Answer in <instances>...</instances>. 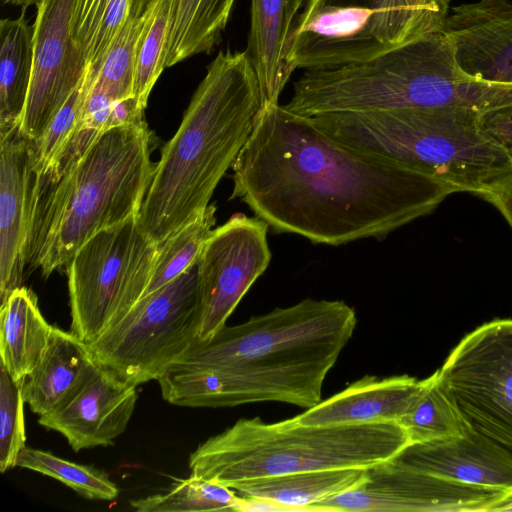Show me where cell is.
<instances>
[{
	"label": "cell",
	"instance_id": "37",
	"mask_svg": "<svg viewBox=\"0 0 512 512\" xmlns=\"http://www.w3.org/2000/svg\"><path fill=\"white\" fill-rule=\"evenodd\" d=\"M476 195L495 206L512 228V168L490 180Z\"/></svg>",
	"mask_w": 512,
	"mask_h": 512
},
{
	"label": "cell",
	"instance_id": "23",
	"mask_svg": "<svg viewBox=\"0 0 512 512\" xmlns=\"http://www.w3.org/2000/svg\"><path fill=\"white\" fill-rule=\"evenodd\" d=\"M366 472L367 469L296 472L241 481L230 488L241 497L270 502L281 511H309L313 504L360 485Z\"/></svg>",
	"mask_w": 512,
	"mask_h": 512
},
{
	"label": "cell",
	"instance_id": "40",
	"mask_svg": "<svg viewBox=\"0 0 512 512\" xmlns=\"http://www.w3.org/2000/svg\"><path fill=\"white\" fill-rule=\"evenodd\" d=\"M41 0H1L3 4L17 5L22 8H27L31 5L37 6Z\"/></svg>",
	"mask_w": 512,
	"mask_h": 512
},
{
	"label": "cell",
	"instance_id": "17",
	"mask_svg": "<svg viewBox=\"0 0 512 512\" xmlns=\"http://www.w3.org/2000/svg\"><path fill=\"white\" fill-rule=\"evenodd\" d=\"M33 171L20 125L0 133V305L23 286Z\"/></svg>",
	"mask_w": 512,
	"mask_h": 512
},
{
	"label": "cell",
	"instance_id": "13",
	"mask_svg": "<svg viewBox=\"0 0 512 512\" xmlns=\"http://www.w3.org/2000/svg\"><path fill=\"white\" fill-rule=\"evenodd\" d=\"M75 3L41 0L36 6L33 73L20 123V130L32 141L41 136L86 72L72 35Z\"/></svg>",
	"mask_w": 512,
	"mask_h": 512
},
{
	"label": "cell",
	"instance_id": "35",
	"mask_svg": "<svg viewBox=\"0 0 512 512\" xmlns=\"http://www.w3.org/2000/svg\"><path fill=\"white\" fill-rule=\"evenodd\" d=\"M347 6L377 12L385 40L393 47L421 36L412 25L399 0H307L304 9Z\"/></svg>",
	"mask_w": 512,
	"mask_h": 512
},
{
	"label": "cell",
	"instance_id": "11",
	"mask_svg": "<svg viewBox=\"0 0 512 512\" xmlns=\"http://www.w3.org/2000/svg\"><path fill=\"white\" fill-rule=\"evenodd\" d=\"M268 225L257 217L234 214L212 230L197 260L199 325L208 340L226 321L271 260Z\"/></svg>",
	"mask_w": 512,
	"mask_h": 512
},
{
	"label": "cell",
	"instance_id": "21",
	"mask_svg": "<svg viewBox=\"0 0 512 512\" xmlns=\"http://www.w3.org/2000/svg\"><path fill=\"white\" fill-rule=\"evenodd\" d=\"M307 0H251L246 53L256 72L261 107L278 104L291 73L286 65L297 13Z\"/></svg>",
	"mask_w": 512,
	"mask_h": 512
},
{
	"label": "cell",
	"instance_id": "33",
	"mask_svg": "<svg viewBox=\"0 0 512 512\" xmlns=\"http://www.w3.org/2000/svg\"><path fill=\"white\" fill-rule=\"evenodd\" d=\"M89 87L83 77L80 85L55 114L41 136L30 140L31 168L34 176L43 175L50 169L78 131Z\"/></svg>",
	"mask_w": 512,
	"mask_h": 512
},
{
	"label": "cell",
	"instance_id": "4",
	"mask_svg": "<svg viewBox=\"0 0 512 512\" xmlns=\"http://www.w3.org/2000/svg\"><path fill=\"white\" fill-rule=\"evenodd\" d=\"M146 122L107 129L54 180H32L26 265L44 277L97 232L137 216L155 165Z\"/></svg>",
	"mask_w": 512,
	"mask_h": 512
},
{
	"label": "cell",
	"instance_id": "31",
	"mask_svg": "<svg viewBox=\"0 0 512 512\" xmlns=\"http://www.w3.org/2000/svg\"><path fill=\"white\" fill-rule=\"evenodd\" d=\"M15 466L52 477L88 499L110 501L119 495V489L105 473L47 451L25 447Z\"/></svg>",
	"mask_w": 512,
	"mask_h": 512
},
{
	"label": "cell",
	"instance_id": "18",
	"mask_svg": "<svg viewBox=\"0 0 512 512\" xmlns=\"http://www.w3.org/2000/svg\"><path fill=\"white\" fill-rule=\"evenodd\" d=\"M393 459L451 481L512 492V459L467 430L448 439L410 443Z\"/></svg>",
	"mask_w": 512,
	"mask_h": 512
},
{
	"label": "cell",
	"instance_id": "20",
	"mask_svg": "<svg viewBox=\"0 0 512 512\" xmlns=\"http://www.w3.org/2000/svg\"><path fill=\"white\" fill-rule=\"evenodd\" d=\"M98 368L85 342L53 326L42 358L24 379L25 403L39 416L51 413L78 393Z\"/></svg>",
	"mask_w": 512,
	"mask_h": 512
},
{
	"label": "cell",
	"instance_id": "9",
	"mask_svg": "<svg viewBox=\"0 0 512 512\" xmlns=\"http://www.w3.org/2000/svg\"><path fill=\"white\" fill-rule=\"evenodd\" d=\"M197 266L142 297L114 326L87 344L96 363L139 384L158 380L195 343Z\"/></svg>",
	"mask_w": 512,
	"mask_h": 512
},
{
	"label": "cell",
	"instance_id": "5",
	"mask_svg": "<svg viewBox=\"0 0 512 512\" xmlns=\"http://www.w3.org/2000/svg\"><path fill=\"white\" fill-rule=\"evenodd\" d=\"M512 101V87L467 74L443 29L423 34L370 60L305 71L284 105L312 117L334 112L461 107L478 111Z\"/></svg>",
	"mask_w": 512,
	"mask_h": 512
},
{
	"label": "cell",
	"instance_id": "16",
	"mask_svg": "<svg viewBox=\"0 0 512 512\" xmlns=\"http://www.w3.org/2000/svg\"><path fill=\"white\" fill-rule=\"evenodd\" d=\"M443 31L467 74L489 84L512 87L509 0H477L451 7Z\"/></svg>",
	"mask_w": 512,
	"mask_h": 512
},
{
	"label": "cell",
	"instance_id": "29",
	"mask_svg": "<svg viewBox=\"0 0 512 512\" xmlns=\"http://www.w3.org/2000/svg\"><path fill=\"white\" fill-rule=\"evenodd\" d=\"M410 443L429 442L460 436L465 425L441 388L434 372L408 411L398 421Z\"/></svg>",
	"mask_w": 512,
	"mask_h": 512
},
{
	"label": "cell",
	"instance_id": "1",
	"mask_svg": "<svg viewBox=\"0 0 512 512\" xmlns=\"http://www.w3.org/2000/svg\"><path fill=\"white\" fill-rule=\"evenodd\" d=\"M232 169L231 199L244 202L272 232L332 246L381 239L458 192L346 145L279 103L260 108Z\"/></svg>",
	"mask_w": 512,
	"mask_h": 512
},
{
	"label": "cell",
	"instance_id": "36",
	"mask_svg": "<svg viewBox=\"0 0 512 512\" xmlns=\"http://www.w3.org/2000/svg\"><path fill=\"white\" fill-rule=\"evenodd\" d=\"M479 124L512 159V101L480 111Z\"/></svg>",
	"mask_w": 512,
	"mask_h": 512
},
{
	"label": "cell",
	"instance_id": "25",
	"mask_svg": "<svg viewBox=\"0 0 512 512\" xmlns=\"http://www.w3.org/2000/svg\"><path fill=\"white\" fill-rule=\"evenodd\" d=\"M235 0H173L165 50V68L221 42Z\"/></svg>",
	"mask_w": 512,
	"mask_h": 512
},
{
	"label": "cell",
	"instance_id": "39",
	"mask_svg": "<svg viewBox=\"0 0 512 512\" xmlns=\"http://www.w3.org/2000/svg\"><path fill=\"white\" fill-rule=\"evenodd\" d=\"M512 511V492L507 493L490 509V512Z\"/></svg>",
	"mask_w": 512,
	"mask_h": 512
},
{
	"label": "cell",
	"instance_id": "22",
	"mask_svg": "<svg viewBox=\"0 0 512 512\" xmlns=\"http://www.w3.org/2000/svg\"><path fill=\"white\" fill-rule=\"evenodd\" d=\"M36 295L21 286L0 305L1 366L15 380H24L42 358L51 335Z\"/></svg>",
	"mask_w": 512,
	"mask_h": 512
},
{
	"label": "cell",
	"instance_id": "30",
	"mask_svg": "<svg viewBox=\"0 0 512 512\" xmlns=\"http://www.w3.org/2000/svg\"><path fill=\"white\" fill-rule=\"evenodd\" d=\"M153 5L146 12L127 19L106 54L91 90L104 94L113 102L134 95L137 44Z\"/></svg>",
	"mask_w": 512,
	"mask_h": 512
},
{
	"label": "cell",
	"instance_id": "15",
	"mask_svg": "<svg viewBox=\"0 0 512 512\" xmlns=\"http://www.w3.org/2000/svg\"><path fill=\"white\" fill-rule=\"evenodd\" d=\"M137 385L99 366L68 402L38 423L62 434L75 452L107 446L127 428L137 402Z\"/></svg>",
	"mask_w": 512,
	"mask_h": 512
},
{
	"label": "cell",
	"instance_id": "2",
	"mask_svg": "<svg viewBox=\"0 0 512 512\" xmlns=\"http://www.w3.org/2000/svg\"><path fill=\"white\" fill-rule=\"evenodd\" d=\"M357 325L339 300L304 299L196 340L157 381L184 407L281 402L309 409Z\"/></svg>",
	"mask_w": 512,
	"mask_h": 512
},
{
	"label": "cell",
	"instance_id": "27",
	"mask_svg": "<svg viewBox=\"0 0 512 512\" xmlns=\"http://www.w3.org/2000/svg\"><path fill=\"white\" fill-rule=\"evenodd\" d=\"M216 206L209 205L158 244L150 282L142 297L160 289L196 265L216 223Z\"/></svg>",
	"mask_w": 512,
	"mask_h": 512
},
{
	"label": "cell",
	"instance_id": "34",
	"mask_svg": "<svg viewBox=\"0 0 512 512\" xmlns=\"http://www.w3.org/2000/svg\"><path fill=\"white\" fill-rule=\"evenodd\" d=\"M24 380L15 381L6 369L0 368V471L16 464L25 448Z\"/></svg>",
	"mask_w": 512,
	"mask_h": 512
},
{
	"label": "cell",
	"instance_id": "38",
	"mask_svg": "<svg viewBox=\"0 0 512 512\" xmlns=\"http://www.w3.org/2000/svg\"><path fill=\"white\" fill-rule=\"evenodd\" d=\"M144 108L134 95L113 102L107 128L144 122Z\"/></svg>",
	"mask_w": 512,
	"mask_h": 512
},
{
	"label": "cell",
	"instance_id": "32",
	"mask_svg": "<svg viewBox=\"0 0 512 512\" xmlns=\"http://www.w3.org/2000/svg\"><path fill=\"white\" fill-rule=\"evenodd\" d=\"M172 4L173 0H155L137 44L134 96L144 109L153 86L165 69V50Z\"/></svg>",
	"mask_w": 512,
	"mask_h": 512
},
{
	"label": "cell",
	"instance_id": "14",
	"mask_svg": "<svg viewBox=\"0 0 512 512\" xmlns=\"http://www.w3.org/2000/svg\"><path fill=\"white\" fill-rule=\"evenodd\" d=\"M394 48L384 38L376 11L325 5L297 16L286 56L288 71L333 70Z\"/></svg>",
	"mask_w": 512,
	"mask_h": 512
},
{
	"label": "cell",
	"instance_id": "19",
	"mask_svg": "<svg viewBox=\"0 0 512 512\" xmlns=\"http://www.w3.org/2000/svg\"><path fill=\"white\" fill-rule=\"evenodd\" d=\"M424 383L425 379L408 375L387 378L367 375L291 419L306 426L398 423Z\"/></svg>",
	"mask_w": 512,
	"mask_h": 512
},
{
	"label": "cell",
	"instance_id": "8",
	"mask_svg": "<svg viewBox=\"0 0 512 512\" xmlns=\"http://www.w3.org/2000/svg\"><path fill=\"white\" fill-rule=\"evenodd\" d=\"M157 251L138 215L88 239L66 265L71 332L90 344L118 323L142 298Z\"/></svg>",
	"mask_w": 512,
	"mask_h": 512
},
{
	"label": "cell",
	"instance_id": "7",
	"mask_svg": "<svg viewBox=\"0 0 512 512\" xmlns=\"http://www.w3.org/2000/svg\"><path fill=\"white\" fill-rule=\"evenodd\" d=\"M461 107L334 112L312 116L334 139L455 187L478 191L512 168L506 151Z\"/></svg>",
	"mask_w": 512,
	"mask_h": 512
},
{
	"label": "cell",
	"instance_id": "6",
	"mask_svg": "<svg viewBox=\"0 0 512 512\" xmlns=\"http://www.w3.org/2000/svg\"><path fill=\"white\" fill-rule=\"evenodd\" d=\"M410 444L397 422L306 426L287 419H239L190 455V476L227 487L296 472L368 469Z\"/></svg>",
	"mask_w": 512,
	"mask_h": 512
},
{
	"label": "cell",
	"instance_id": "3",
	"mask_svg": "<svg viewBox=\"0 0 512 512\" xmlns=\"http://www.w3.org/2000/svg\"><path fill=\"white\" fill-rule=\"evenodd\" d=\"M260 108V86L246 51H220L164 145L138 213L153 242L159 244L209 206Z\"/></svg>",
	"mask_w": 512,
	"mask_h": 512
},
{
	"label": "cell",
	"instance_id": "12",
	"mask_svg": "<svg viewBox=\"0 0 512 512\" xmlns=\"http://www.w3.org/2000/svg\"><path fill=\"white\" fill-rule=\"evenodd\" d=\"M508 492L439 477L393 458L367 469L357 487L309 511L489 512Z\"/></svg>",
	"mask_w": 512,
	"mask_h": 512
},
{
	"label": "cell",
	"instance_id": "24",
	"mask_svg": "<svg viewBox=\"0 0 512 512\" xmlns=\"http://www.w3.org/2000/svg\"><path fill=\"white\" fill-rule=\"evenodd\" d=\"M25 10L0 22V133L20 125L31 85L34 25Z\"/></svg>",
	"mask_w": 512,
	"mask_h": 512
},
{
	"label": "cell",
	"instance_id": "10",
	"mask_svg": "<svg viewBox=\"0 0 512 512\" xmlns=\"http://www.w3.org/2000/svg\"><path fill=\"white\" fill-rule=\"evenodd\" d=\"M436 374L466 430L512 459V319L467 334Z\"/></svg>",
	"mask_w": 512,
	"mask_h": 512
},
{
	"label": "cell",
	"instance_id": "28",
	"mask_svg": "<svg viewBox=\"0 0 512 512\" xmlns=\"http://www.w3.org/2000/svg\"><path fill=\"white\" fill-rule=\"evenodd\" d=\"M244 498L230 487L194 476L162 493L130 501L138 512L241 511Z\"/></svg>",
	"mask_w": 512,
	"mask_h": 512
},
{
	"label": "cell",
	"instance_id": "26",
	"mask_svg": "<svg viewBox=\"0 0 512 512\" xmlns=\"http://www.w3.org/2000/svg\"><path fill=\"white\" fill-rule=\"evenodd\" d=\"M155 0H76L72 35L94 81L115 38L129 17L146 12Z\"/></svg>",
	"mask_w": 512,
	"mask_h": 512
}]
</instances>
